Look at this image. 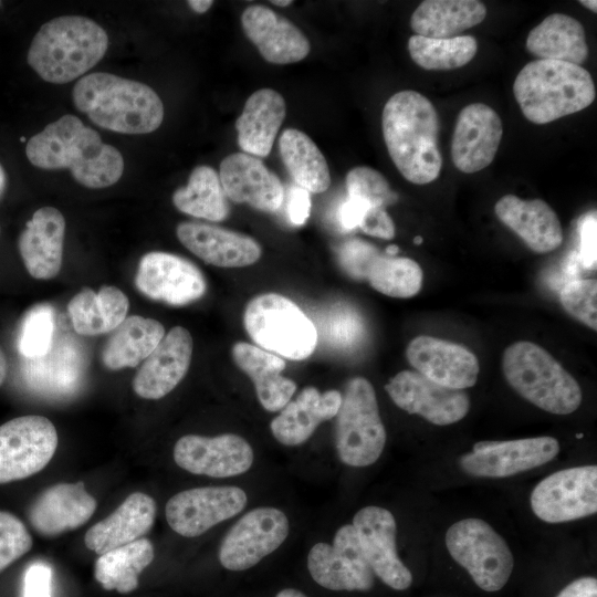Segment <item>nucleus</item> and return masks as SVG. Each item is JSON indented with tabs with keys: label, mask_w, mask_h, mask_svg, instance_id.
<instances>
[{
	"label": "nucleus",
	"mask_w": 597,
	"mask_h": 597,
	"mask_svg": "<svg viewBox=\"0 0 597 597\" xmlns=\"http://www.w3.org/2000/svg\"><path fill=\"white\" fill-rule=\"evenodd\" d=\"M29 161L42 169H70L87 188L116 184L124 171L122 154L74 115H63L32 136L25 147Z\"/></svg>",
	"instance_id": "obj_1"
},
{
	"label": "nucleus",
	"mask_w": 597,
	"mask_h": 597,
	"mask_svg": "<svg viewBox=\"0 0 597 597\" xmlns=\"http://www.w3.org/2000/svg\"><path fill=\"white\" fill-rule=\"evenodd\" d=\"M381 128L388 154L405 179L426 185L439 177L440 121L426 96L411 90L395 93L384 106Z\"/></svg>",
	"instance_id": "obj_2"
},
{
	"label": "nucleus",
	"mask_w": 597,
	"mask_h": 597,
	"mask_svg": "<svg viewBox=\"0 0 597 597\" xmlns=\"http://www.w3.org/2000/svg\"><path fill=\"white\" fill-rule=\"evenodd\" d=\"M72 97L94 124L122 134L151 133L164 119L163 102L150 86L111 73L81 77Z\"/></svg>",
	"instance_id": "obj_3"
},
{
	"label": "nucleus",
	"mask_w": 597,
	"mask_h": 597,
	"mask_svg": "<svg viewBox=\"0 0 597 597\" xmlns=\"http://www.w3.org/2000/svg\"><path fill=\"white\" fill-rule=\"evenodd\" d=\"M108 46L106 31L82 15H62L39 29L28 51V64L45 82L69 83L97 64Z\"/></svg>",
	"instance_id": "obj_4"
},
{
	"label": "nucleus",
	"mask_w": 597,
	"mask_h": 597,
	"mask_svg": "<svg viewBox=\"0 0 597 597\" xmlns=\"http://www.w3.org/2000/svg\"><path fill=\"white\" fill-rule=\"evenodd\" d=\"M513 94L523 115L542 125L587 108L595 101L596 88L583 66L537 59L519 72Z\"/></svg>",
	"instance_id": "obj_5"
},
{
	"label": "nucleus",
	"mask_w": 597,
	"mask_h": 597,
	"mask_svg": "<svg viewBox=\"0 0 597 597\" xmlns=\"http://www.w3.org/2000/svg\"><path fill=\"white\" fill-rule=\"evenodd\" d=\"M502 370L521 397L547 412L568 415L582 404L583 394L576 379L535 343L520 341L506 347Z\"/></svg>",
	"instance_id": "obj_6"
},
{
	"label": "nucleus",
	"mask_w": 597,
	"mask_h": 597,
	"mask_svg": "<svg viewBox=\"0 0 597 597\" xmlns=\"http://www.w3.org/2000/svg\"><path fill=\"white\" fill-rule=\"evenodd\" d=\"M243 325L258 347L291 360L312 355L318 333L312 320L290 298L263 293L245 305Z\"/></svg>",
	"instance_id": "obj_7"
},
{
	"label": "nucleus",
	"mask_w": 597,
	"mask_h": 597,
	"mask_svg": "<svg viewBox=\"0 0 597 597\" xmlns=\"http://www.w3.org/2000/svg\"><path fill=\"white\" fill-rule=\"evenodd\" d=\"M335 438L339 459L352 467L373 464L385 448L387 436L375 389L364 377L346 384L336 415Z\"/></svg>",
	"instance_id": "obj_8"
},
{
	"label": "nucleus",
	"mask_w": 597,
	"mask_h": 597,
	"mask_svg": "<svg viewBox=\"0 0 597 597\" xmlns=\"http://www.w3.org/2000/svg\"><path fill=\"white\" fill-rule=\"evenodd\" d=\"M446 546L481 589L496 591L507 583L514 566L513 554L504 538L485 521L455 522L447 531Z\"/></svg>",
	"instance_id": "obj_9"
},
{
	"label": "nucleus",
	"mask_w": 597,
	"mask_h": 597,
	"mask_svg": "<svg viewBox=\"0 0 597 597\" xmlns=\"http://www.w3.org/2000/svg\"><path fill=\"white\" fill-rule=\"evenodd\" d=\"M57 432L45 417L28 415L0 426V484L27 479L53 458Z\"/></svg>",
	"instance_id": "obj_10"
},
{
	"label": "nucleus",
	"mask_w": 597,
	"mask_h": 597,
	"mask_svg": "<svg viewBox=\"0 0 597 597\" xmlns=\"http://www.w3.org/2000/svg\"><path fill=\"white\" fill-rule=\"evenodd\" d=\"M534 514L547 523H563L597 512V467L582 465L556 471L531 493Z\"/></svg>",
	"instance_id": "obj_11"
},
{
	"label": "nucleus",
	"mask_w": 597,
	"mask_h": 597,
	"mask_svg": "<svg viewBox=\"0 0 597 597\" xmlns=\"http://www.w3.org/2000/svg\"><path fill=\"white\" fill-rule=\"evenodd\" d=\"M286 515L274 507H258L245 513L226 534L219 561L229 570H244L274 552L287 537Z\"/></svg>",
	"instance_id": "obj_12"
},
{
	"label": "nucleus",
	"mask_w": 597,
	"mask_h": 597,
	"mask_svg": "<svg viewBox=\"0 0 597 597\" xmlns=\"http://www.w3.org/2000/svg\"><path fill=\"white\" fill-rule=\"evenodd\" d=\"M559 451L553 437L506 441H479L471 452L459 458L460 469L481 478L511 476L552 461Z\"/></svg>",
	"instance_id": "obj_13"
},
{
	"label": "nucleus",
	"mask_w": 597,
	"mask_h": 597,
	"mask_svg": "<svg viewBox=\"0 0 597 597\" xmlns=\"http://www.w3.org/2000/svg\"><path fill=\"white\" fill-rule=\"evenodd\" d=\"M312 578L331 590H369L374 586V573L362 552L352 524L336 532L333 544L317 543L307 556Z\"/></svg>",
	"instance_id": "obj_14"
},
{
	"label": "nucleus",
	"mask_w": 597,
	"mask_h": 597,
	"mask_svg": "<svg viewBox=\"0 0 597 597\" xmlns=\"http://www.w3.org/2000/svg\"><path fill=\"white\" fill-rule=\"evenodd\" d=\"M247 501L245 492L237 486L193 488L168 500L166 520L179 535L196 537L237 515Z\"/></svg>",
	"instance_id": "obj_15"
},
{
	"label": "nucleus",
	"mask_w": 597,
	"mask_h": 597,
	"mask_svg": "<svg viewBox=\"0 0 597 597\" xmlns=\"http://www.w3.org/2000/svg\"><path fill=\"white\" fill-rule=\"evenodd\" d=\"M135 284L149 298L174 306L190 304L207 291L206 279L192 262L161 251L146 253L140 259Z\"/></svg>",
	"instance_id": "obj_16"
},
{
	"label": "nucleus",
	"mask_w": 597,
	"mask_h": 597,
	"mask_svg": "<svg viewBox=\"0 0 597 597\" xmlns=\"http://www.w3.org/2000/svg\"><path fill=\"white\" fill-rule=\"evenodd\" d=\"M385 389L400 409L438 426L460 421L470 409V398L464 390L439 385L416 370L398 373Z\"/></svg>",
	"instance_id": "obj_17"
},
{
	"label": "nucleus",
	"mask_w": 597,
	"mask_h": 597,
	"mask_svg": "<svg viewBox=\"0 0 597 597\" xmlns=\"http://www.w3.org/2000/svg\"><path fill=\"white\" fill-rule=\"evenodd\" d=\"M352 525L374 575L392 589L409 588L412 575L397 554V526L391 512L379 506H365L354 515Z\"/></svg>",
	"instance_id": "obj_18"
},
{
	"label": "nucleus",
	"mask_w": 597,
	"mask_h": 597,
	"mask_svg": "<svg viewBox=\"0 0 597 597\" xmlns=\"http://www.w3.org/2000/svg\"><path fill=\"white\" fill-rule=\"evenodd\" d=\"M174 460L193 474L228 478L251 468L253 450L245 439L234 433L216 437L186 434L174 447Z\"/></svg>",
	"instance_id": "obj_19"
},
{
	"label": "nucleus",
	"mask_w": 597,
	"mask_h": 597,
	"mask_svg": "<svg viewBox=\"0 0 597 597\" xmlns=\"http://www.w3.org/2000/svg\"><path fill=\"white\" fill-rule=\"evenodd\" d=\"M503 136L499 114L484 103H472L458 114L451 140V158L464 174H474L494 159Z\"/></svg>",
	"instance_id": "obj_20"
},
{
	"label": "nucleus",
	"mask_w": 597,
	"mask_h": 597,
	"mask_svg": "<svg viewBox=\"0 0 597 597\" xmlns=\"http://www.w3.org/2000/svg\"><path fill=\"white\" fill-rule=\"evenodd\" d=\"M406 357L416 371L448 388L463 390L478 380V358L460 344L421 335L408 344Z\"/></svg>",
	"instance_id": "obj_21"
},
{
	"label": "nucleus",
	"mask_w": 597,
	"mask_h": 597,
	"mask_svg": "<svg viewBox=\"0 0 597 597\" xmlns=\"http://www.w3.org/2000/svg\"><path fill=\"white\" fill-rule=\"evenodd\" d=\"M222 189L231 201L264 211H277L284 200L280 178L255 156L233 153L219 167Z\"/></svg>",
	"instance_id": "obj_22"
},
{
	"label": "nucleus",
	"mask_w": 597,
	"mask_h": 597,
	"mask_svg": "<svg viewBox=\"0 0 597 597\" xmlns=\"http://www.w3.org/2000/svg\"><path fill=\"white\" fill-rule=\"evenodd\" d=\"M193 342L189 331L172 327L144 360L133 380V389L144 399H160L186 376L192 356Z\"/></svg>",
	"instance_id": "obj_23"
},
{
	"label": "nucleus",
	"mask_w": 597,
	"mask_h": 597,
	"mask_svg": "<svg viewBox=\"0 0 597 597\" xmlns=\"http://www.w3.org/2000/svg\"><path fill=\"white\" fill-rule=\"evenodd\" d=\"M85 357L71 336L54 338L50 350L40 357L24 358L21 374L27 387L46 397H66L81 386Z\"/></svg>",
	"instance_id": "obj_24"
},
{
	"label": "nucleus",
	"mask_w": 597,
	"mask_h": 597,
	"mask_svg": "<svg viewBox=\"0 0 597 597\" xmlns=\"http://www.w3.org/2000/svg\"><path fill=\"white\" fill-rule=\"evenodd\" d=\"M96 506V500L82 481L56 483L35 498L28 510V519L39 534L54 537L85 524Z\"/></svg>",
	"instance_id": "obj_25"
},
{
	"label": "nucleus",
	"mask_w": 597,
	"mask_h": 597,
	"mask_svg": "<svg viewBox=\"0 0 597 597\" xmlns=\"http://www.w3.org/2000/svg\"><path fill=\"white\" fill-rule=\"evenodd\" d=\"M176 234L185 248L214 266H248L262 254L253 238L218 226L185 221L177 226Z\"/></svg>",
	"instance_id": "obj_26"
},
{
	"label": "nucleus",
	"mask_w": 597,
	"mask_h": 597,
	"mask_svg": "<svg viewBox=\"0 0 597 597\" xmlns=\"http://www.w3.org/2000/svg\"><path fill=\"white\" fill-rule=\"evenodd\" d=\"M241 24L245 35L270 63H296L311 51L303 32L265 6H249L241 15Z\"/></svg>",
	"instance_id": "obj_27"
},
{
	"label": "nucleus",
	"mask_w": 597,
	"mask_h": 597,
	"mask_svg": "<svg viewBox=\"0 0 597 597\" xmlns=\"http://www.w3.org/2000/svg\"><path fill=\"white\" fill-rule=\"evenodd\" d=\"M65 220L54 207L38 209L19 237V251L29 274L38 280L55 277L62 266Z\"/></svg>",
	"instance_id": "obj_28"
},
{
	"label": "nucleus",
	"mask_w": 597,
	"mask_h": 597,
	"mask_svg": "<svg viewBox=\"0 0 597 597\" xmlns=\"http://www.w3.org/2000/svg\"><path fill=\"white\" fill-rule=\"evenodd\" d=\"M494 212L502 223L536 253L554 251L563 242L559 219L542 199L525 200L505 195L495 203Z\"/></svg>",
	"instance_id": "obj_29"
},
{
	"label": "nucleus",
	"mask_w": 597,
	"mask_h": 597,
	"mask_svg": "<svg viewBox=\"0 0 597 597\" xmlns=\"http://www.w3.org/2000/svg\"><path fill=\"white\" fill-rule=\"evenodd\" d=\"M156 502L143 492L129 494L107 517L94 524L85 534V546L102 555L113 548L144 537L153 527Z\"/></svg>",
	"instance_id": "obj_30"
},
{
	"label": "nucleus",
	"mask_w": 597,
	"mask_h": 597,
	"mask_svg": "<svg viewBox=\"0 0 597 597\" xmlns=\"http://www.w3.org/2000/svg\"><path fill=\"white\" fill-rule=\"evenodd\" d=\"M341 404L342 394L338 390L320 392L315 387H305L271 421L272 434L284 446L302 444L322 421L336 417Z\"/></svg>",
	"instance_id": "obj_31"
},
{
	"label": "nucleus",
	"mask_w": 597,
	"mask_h": 597,
	"mask_svg": "<svg viewBox=\"0 0 597 597\" xmlns=\"http://www.w3.org/2000/svg\"><path fill=\"white\" fill-rule=\"evenodd\" d=\"M286 115L283 96L272 88L253 92L235 121L238 144L243 153L266 157Z\"/></svg>",
	"instance_id": "obj_32"
},
{
	"label": "nucleus",
	"mask_w": 597,
	"mask_h": 597,
	"mask_svg": "<svg viewBox=\"0 0 597 597\" xmlns=\"http://www.w3.org/2000/svg\"><path fill=\"white\" fill-rule=\"evenodd\" d=\"M235 365L253 381L258 399L268 411L281 410L296 391V384L282 375L285 360L256 345L238 342L232 346Z\"/></svg>",
	"instance_id": "obj_33"
},
{
	"label": "nucleus",
	"mask_w": 597,
	"mask_h": 597,
	"mask_svg": "<svg viewBox=\"0 0 597 597\" xmlns=\"http://www.w3.org/2000/svg\"><path fill=\"white\" fill-rule=\"evenodd\" d=\"M526 49L538 60L563 61L580 65L588 56V45L582 23L564 13H552L533 28Z\"/></svg>",
	"instance_id": "obj_34"
},
{
	"label": "nucleus",
	"mask_w": 597,
	"mask_h": 597,
	"mask_svg": "<svg viewBox=\"0 0 597 597\" xmlns=\"http://www.w3.org/2000/svg\"><path fill=\"white\" fill-rule=\"evenodd\" d=\"M128 308V297L113 285H104L97 293L85 287L67 304L75 332L84 336L114 331L127 317Z\"/></svg>",
	"instance_id": "obj_35"
},
{
	"label": "nucleus",
	"mask_w": 597,
	"mask_h": 597,
	"mask_svg": "<svg viewBox=\"0 0 597 597\" xmlns=\"http://www.w3.org/2000/svg\"><path fill=\"white\" fill-rule=\"evenodd\" d=\"M486 17V8L476 0H426L413 11L410 27L417 35L432 39L459 36Z\"/></svg>",
	"instance_id": "obj_36"
},
{
	"label": "nucleus",
	"mask_w": 597,
	"mask_h": 597,
	"mask_svg": "<svg viewBox=\"0 0 597 597\" xmlns=\"http://www.w3.org/2000/svg\"><path fill=\"white\" fill-rule=\"evenodd\" d=\"M163 324L154 318L133 315L114 331L102 349L103 364L112 370L136 367L165 336Z\"/></svg>",
	"instance_id": "obj_37"
},
{
	"label": "nucleus",
	"mask_w": 597,
	"mask_h": 597,
	"mask_svg": "<svg viewBox=\"0 0 597 597\" xmlns=\"http://www.w3.org/2000/svg\"><path fill=\"white\" fill-rule=\"evenodd\" d=\"M281 159L296 186L321 193L331 185L327 161L317 145L302 130L287 128L279 138Z\"/></svg>",
	"instance_id": "obj_38"
},
{
	"label": "nucleus",
	"mask_w": 597,
	"mask_h": 597,
	"mask_svg": "<svg viewBox=\"0 0 597 597\" xmlns=\"http://www.w3.org/2000/svg\"><path fill=\"white\" fill-rule=\"evenodd\" d=\"M154 556L151 542L142 537L98 555L94 577L105 590L132 593L138 587V577Z\"/></svg>",
	"instance_id": "obj_39"
},
{
	"label": "nucleus",
	"mask_w": 597,
	"mask_h": 597,
	"mask_svg": "<svg viewBox=\"0 0 597 597\" xmlns=\"http://www.w3.org/2000/svg\"><path fill=\"white\" fill-rule=\"evenodd\" d=\"M172 203L180 211L212 222L229 216V205L218 172L206 165L196 167L185 187L172 195Z\"/></svg>",
	"instance_id": "obj_40"
},
{
	"label": "nucleus",
	"mask_w": 597,
	"mask_h": 597,
	"mask_svg": "<svg viewBox=\"0 0 597 597\" xmlns=\"http://www.w3.org/2000/svg\"><path fill=\"white\" fill-rule=\"evenodd\" d=\"M408 51L412 61L429 71H449L464 66L478 52V42L471 35L432 39L411 35Z\"/></svg>",
	"instance_id": "obj_41"
},
{
	"label": "nucleus",
	"mask_w": 597,
	"mask_h": 597,
	"mask_svg": "<svg viewBox=\"0 0 597 597\" xmlns=\"http://www.w3.org/2000/svg\"><path fill=\"white\" fill-rule=\"evenodd\" d=\"M377 292L391 297H412L421 290L423 272L409 258L378 255L366 279Z\"/></svg>",
	"instance_id": "obj_42"
},
{
	"label": "nucleus",
	"mask_w": 597,
	"mask_h": 597,
	"mask_svg": "<svg viewBox=\"0 0 597 597\" xmlns=\"http://www.w3.org/2000/svg\"><path fill=\"white\" fill-rule=\"evenodd\" d=\"M54 311L50 304L39 303L30 307L18 333V349L23 358L45 355L54 341Z\"/></svg>",
	"instance_id": "obj_43"
},
{
	"label": "nucleus",
	"mask_w": 597,
	"mask_h": 597,
	"mask_svg": "<svg viewBox=\"0 0 597 597\" xmlns=\"http://www.w3.org/2000/svg\"><path fill=\"white\" fill-rule=\"evenodd\" d=\"M345 181L348 197L360 199L370 207L385 208L398 199L387 179L374 168L354 167L347 172Z\"/></svg>",
	"instance_id": "obj_44"
},
{
	"label": "nucleus",
	"mask_w": 597,
	"mask_h": 597,
	"mask_svg": "<svg viewBox=\"0 0 597 597\" xmlns=\"http://www.w3.org/2000/svg\"><path fill=\"white\" fill-rule=\"evenodd\" d=\"M327 343L339 348H350L363 337L364 324L352 307L338 305L331 308L320 324Z\"/></svg>",
	"instance_id": "obj_45"
},
{
	"label": "nucleus",
	"mask_w": 597,
	"mask_h": 597,
	"mask_svg": "<svg viewBox=\"0 0 597 597\" xmlns=\"http://www.w3.org/2000/svg\"><path fill=\"white\" fill-rule=\"evenodd\" d=\"M559 301L564 310L589 328L597 329V281L572 280L563 287Z\"/></svg>",
	"instance_id": "obj_46"
},
{
	"label": "nucleus",
	"mask_w": 597,
	"mask_h": 597,
	"mask_svg": "<svg viewBox=\"0 0 597 597\" xmlns=\"http://www.w3.org/2000/svg\"><path fill=\"white\" fill-rule=\"evenodd\" d=\"M31 547L32 537L22 521L7 511H0V573Z\"/></svg>",
	"instance_id": "obj_47"
},
{
	"label": "nucleus",
	"mask_w": 597,
	"mask_h": 597,
	"mask_svg": "<svg viewBox=\"0 0 597 597\" xmlns=\"http://www.w3.org/2000/svg\"><path fill=\"white\" fill-rule=\"evenodd\" d=\"M379 255V251L370 243L352 239L342 243L337 258L343 270L353 279L366 280L369 269Z\"/></svg>",
	"instance_id": "obj_48"
},
{
	"label": "nucleus",
	"mask_w": 597,
	"mask_h": 597,
	"mask_svg": "<svg viewBox=\"0 0 597 597\" xmlns=\"http://www.w3.org/2000/svg\"><path fill=\"white\" fill-rule=\"evenodd\" d=\"M52 569L48 564L33 563L24 572L22 597H51Z\"/></svg>",
	"instance_id": "obj_49"
},
{
	"label": "nucleus",
	"mask_w": 597,
	"mask_h": 597,
	"mask_svg": "<svg viewBox=\"0 0 597 597\" xmlns=\"http://www.w3.org/2000/svg\"><path fill=\"white\" fill-rule=\"evenodd\" d=\"M596 230L597 219L596 211L589 212L583 217L579 224V262L585 269L595 270L597 253H596Z\"/></svg>",
	"instance_id": "obj_50"
},
{
	"label": "nucleus",
	"mask_w": 597,
	"mask_h": 597,
	"mask_svg": "<svg viewBox=\"0 0 597 597\" xmlns=\"http://www.w3.org/2000/svg\"><path fill=\"white\" fill-rule=\"evenodd\" d=\"M368 235L391 240L395 237V223L385 208L370 207L365 212L359 227Z\"/></svg>",
	"instance_id": "obj_51"
},
{
	"label": "nucleus",
	"mask_w": 597,
	"mask_h": 597,
	"mask_svg": "<svg viewBox=\"0 0 597 597\" xmlns=\"http://www.w3.org/2000/svg\"><path fill=\"white\" fill-rule=\"evenodd\" d=\"M311 212L310 192L294 185L289 192L287 214L295 226L305 223Z\"/></svg>",
	"instance_id": "obj_52"
},
{
	"label": "nucleus",
	"mask_w": 597,
	"mask_h": 597,
	"mask_svg": "<svg viewBox=\"0 0 597 597\" xmlns=\"http://www.w3.org/2000/svg\"><path fill=\"white\" fill-rule=\"evenodd\" d=\"M370 206L356 198L348 197L337 211V219L345 230H353L359 227V223Z\"/></svg>",
	"instance_id": "obj_53"
},
{
	"label": "nucleus",
	"mask_w": 597,
	"mask_h": 597,
	"mask_svg": "<svg viewBox=\"0 0 597 597\" xmlns=\"http://www.w3.org/2000/svg\"><path fill=\"white\" fill-rule=\"evenodd\" d=\"M556 597H597V580L595 577H580L559 591Z\"/></svg>",
	"instance_id": "obj_54"
},
{
	"label": "nucleus",
	"mask_w": 597,
	"mask_h": 597,
	"mask_svg": "<svg viewBox=\"0 0 597 597\" xmlns=\"http://www.w3.org/2000/svg\"><path fill=\"white\" fill-rule=\"evenodd\" d=\"M213 4L211 0H190L188 6L197 13L207 12Z\"/></svg>",
	"instance_id": "obj_55"
},
{
	"label": "nucleus",
	"mask_w": 597,
	"mask_h": 597,
	"mask_svg": "<svg viewBox=\"0 0 597 597\" xmlns=\"http://www.w3.org/2000/svg\"><path fill=\"white\" fill-rule=\"evenodd\" d=\"M7 376V359L3 350L0 347V386L3 384Z\"/></svg>",
	"instance_id": "obj_56"
},
{
	"label": "nucleus",
	"mask_w": 597,
	"mask_h": 597,
	"mask_svg": "<svg viewBox=\"0 0 597 597\" xmlns=\"http://www.w3.org/2000/svg\"><path fill=\"white\" fill-rule=\"evenodd\" d=\"M275 597H306V596L297 589L286 588L279 591Z\"/></svg>",
	"instance_id": "obj_57"
},
{
	"label": "nucleus",
	"mask_w": 597,
	"mask_h": 597,
	"mask_svg": "<svg viewBox=\"0 0 597 597\" xmlns=\"http://www.w3.org/2000/svg\"><path fill=\"white\" fill-rule=\"evenodd\" d=\"M6 186H7V176H6L4 169L2 168L0 164V198L2 197L4 192Z\"/></svg>",
	"instance_id": "obj_58"
},
{
	"label": "nucleus",
	"mask_w": 597,
	"mask_h": 597,
	"mask_svg": "<svg viewBox=\"0 0 597 597\" xmlns=\"http://www.w3.org/2000/svg\"><path fill=\"white\" fill-rule=\"evenodd\" d=\"M579 3L593 12L597 11V2L595 0H580Z\"/></svg>",
	"instance_id": "obj_59"
},
{
	"label": "nucleus",
	"mask_w": 597,
	"mask_h": 597,
	"mask_svg": "<svg viewBox=\"0 0 597 597\" xmlns=\"http://www.w3.org/2000/svg\"><path fill=\"white\" fill-rule=\"evenodd\" d=\"M399 252V248L396 244H390L386 248L387 256H395Z\"/></svg>",
	"instance_id": "obj_60"
},
{
	"label": "nucleus",
	"mask_w": 597,
	"mask_h": 597,
	"mask_svg": "<svg viewBox=\"0 0 597 597\" xmlns=\"http://www.w3.org/2000/svg\"><path fill=\"white\" fill-rule=\"evenodd\" d=\"M272 4L279 6V7H287L293 3L292 0H273L271 1Z\"/></svg>",
	"instance_id": "obj_61"
},
{
	"label": "nucleus",
	"mask_w": 597,
	"mask_h": 597,
	"mask_svg": "<svg viewBox=\"0 0 597 597\" xmlns=\"http://www.w3.org/2000/svg\"><path fill=\"white\" fill-rule=\"evenodd\" d=\"M413 242H415V244L419 245V244L422 243V238H421L420 235H416V237L413 238Z\"/></svg>",
	"instance_id": "obj_62"
},
{
	"label": "nucleus",
	"mask_w": 597,
	"mask_h": 597,
	"mask_svg": "<svg viewBox=\"0 0 597 597\" xmlns=\"http://www.w3.org/2000/svg\"><path fill=\"white\" fill-rule=\"evenodd\" d=\"M0 4H1V1H0Z\"/></svg>",
	"instance_id": "obj_63"
}]
</instances>
